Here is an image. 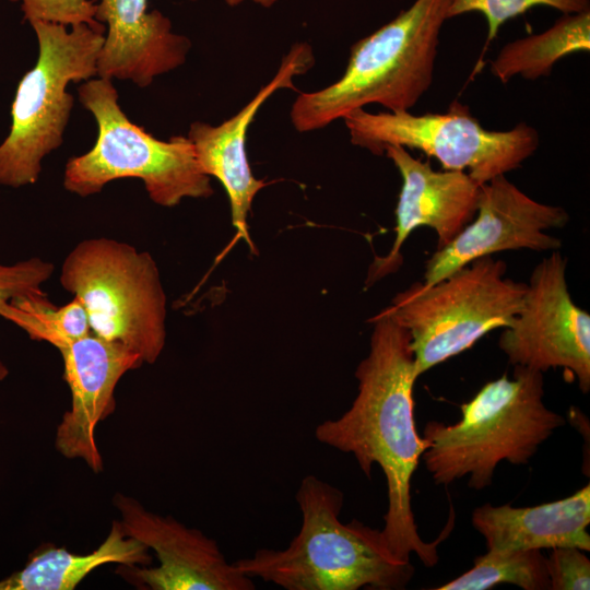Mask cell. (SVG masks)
<instances>
[{"mask_svg": "<svg viewBox=\"0 0 590 590\" xmlns=\"http://www.w3.org/2000/svg\"><path fill=\"white\" fill-rule=\"evenodd\" d=\"M568 222L564 208L532 199L499 175L481 185L473 220L426 261L421 285L430 286L468 263L496 252L557 250L562 241L547 231L562 228Z\"/></svg>", "mask_w": 590, "mask_h": 590, "instance_id": "cell-11", "label": "cell"}, {"mask_svg": "<svg viewBox=\"0 0 590 590\" xmlns=\"http://www.w3.org/2000/svg\"><path fill=\"white\" fill-rule=\"evenodd\" d=\"M31 26L37 60L17 84L10 131L0 144V185L12 188L35 184L44 157L62 144L74 104L67 87L97 75L105 39V32L84 23L36 21Z\"/></svg>", "mask_w": 590, "mask_h": 590, "instance_id": "cell-6", "label": "cell"}, {"mask_svg": "<svg viewBox=\"0 0 590 590\" xmlns=\"http://www.w3.org/2000/svg\"><path fill=\"white\" fill-rule=\"evenodd\" d=\"M343 120L352 144L374 155H384L388 145L417 150L435 157L442 169L467 172L480 185L520 167L540 143L538 131L526 122L506 131L485 129L458 99L445 113L359 108Z\"/></svg>", "mask_w": 590, "mask_h": 590, "instance_id": "cell-9", "label": "cell"}, {"mask_svg": "<svg viewBox=\"0 0 590 590\" xmlns=\"http://www.w3.org/2000/svg\"><path fill=\"white\" fill-rule=\"evenodd\" d=\"M449 3L415 0L390 22L357 40L338 81L295 98L291 108L294 128L299 132L319 130L370 104L387 111L413 108L432 85Z\"/></svg>", "mask_w": 590, "mask_h": 590, "instance_id": "cell-3", "label": "cell"}, {"mask_svg": "<svg viewBox=\"0 0 590 590\" xmlns=\"http://www.w3.org/2000/svg\"><path fill=\"white\" fill-rule=\"evenodd\" d=\"M506 272L505 261L482 257L430 286L412 284L384 309L409 331L417 377L511 324L527 283Z\"/></svg>", "mask_w": 590, "mask_h": 590, "instance_id": "cell-8", "label": "cell"}, {"mask_svg": "<svg viewBox=\"0 0 590 590\" xmlns=\"http://www.w3.org/2000/svg\"><path fill=\"white\" fill-rule=\"evenodd\" d=\"M543 397V373L515 365L511 378L505 374L486 382L462 404L455 424L429 421L423 432L428 447L422 458L434 482L449 485L468 476V485L480 491L492 484L502 461L527 464L565 424Z\"/></svg>", "mask_w": 590, "mask_h": 590, "instance_id": "cell-4", "label": "cell"}, {"mask_svg": "<svg viewBox=\"0 0 590 590\" xmlns=\"http://www.w3.org/2000/svg\"><path fill=\"white\" fill-rule=\"evenodd\" d=\"M295 498L302 524L288 546L260 548L234 562L239 571L286 590L405 588L414 574L411 562L390 552L381 530L340 520L339 488L310 474L302 480Z\"/></svg>", "mask_w": 590, "mask_h": 590, "instance_id": "cell-2", "label": "cell"}, {"mask_svg": "<svg viewBox=\"0 0 590 590\" xmlns=\"http://www.w3.org/2000/svg\"><path fill=\"white\" fill-rule=\"evenodd\" d=\"M590 485L559 500L533 507L485 504L472 512V524L487 550L530 551L577 547L590 551Z\"/></svg>", "mask_w": 590, "mask_h": 590, "instance_id": "cell-17", "label": "cell"}, {"mask_svg": "<svg viewBox=\"0 0 590 590\" xmlns=\"http://www.w3.org/2000/svg\"><path fill=\"white\" fill-rule=\"evenodd\" d=\"M368 355L357 365L358 391L351 408L340 417L327 420L315 429L318 441L351 453L366 476L378 464L387 481L388 509L381 534L390 552L411 562L415 554L432 567L438 562L437 540L425 542L418 533L411 504V481L420 458L428 447L414 421L415 373L411 335L390 314L381 310L371 319Z\"/></svg>", "mask_w": 590, "mask_h": 590, "instance_id": "cell-1", "label": "cell"}, {"mask_svg": "<svg viewBox=\"0 0 590 590\" xmlns=\"http://www.w3.org/2000/svg\"><path fill=\"white\" fill-rule=\"evenodd\" d=\"M0 315L22 328L32 340L45 341L62 351L91 332L85 308L73 297L56 307L45 293L17 297Z\"/></svg>", "mask_w": 590, "mask_h": 590, "instance_id": "cell-20", "label": "cell"}, {"mask_svg": "<svg viewBox=\"0 0 590 590\" xmlns=\"http://www.w3.org/2000/svg\"><path fill=\"white\" fill-rule=\"evenodd\" d=\"M386 155L398 169L402 186L396 208V237L389 252L376 257L366 286L394 273L403 262L401 249L411 233L430 227L437 249L449 244L475 216L481 185L463 170H435L429 162L413 157L408 149L388 145Z\"/></svg>", "mask_w": 590, "mask_h": 590, "instance_id": "cell-13", "label": "cell"}, {"mask_svg": "<svg viewBox=\"0 0 590 590\" xmlns=\"http://www.w3.org/2000/svg\"><path fill=\"white\" fill-rule=\"evenodd\" d=\"M148 551L143 543L126 535L119 521H114L105 541L92 553L81 555L59 547L39 550L22 569L0 579V590H73L102 565H149Z\"/></svg>", "mask_w": 590, "mask_h": 590, "instance_id": "cell-18", "label": "cell"}, {"mask_svg": "<svg viewBox=\"0 0 590 590\" xmlns=\"http://www.w3.org/2000/svg\"><path fill=\"white\" fill-rule=\"evenodd\" d=\"M312 63L311 47L296 44L283 58L272 80L236 115L217 126L196 121L189 128L187 137L202 170L224 187L229 199L232 224L251 250L253 245L248 234L247 217L256 194L266 182L252 175L248 163V127L268 98L281 88H294L293 78L308 71Z\"/></svg>", "mask_w": 590, "mask_h": 590, "instance_id": "cell-15", "label": "cell"}, {"mask_svg": "<svg viewBox=\"0 0 590 590\" xmlns=\"http://www.w3.org/2000/svg\"><path fill=\"white\" fill-rule=\"evenodd\" d=\"M510 583L523 590L550 589L546 557L539 550H487L473 566L437 590H485Z\"/></svg>", "mask_w": 590, "mask_h": 590, "instance_id": "cell-21", "label": "cell"}, {"mask_svg": "<svg viewBox=\"0 0 590 590\" xmlns=\"http://www.w3.org/2000/svg\"><path fill=\"white\" fill-rule=\"evenodd\" d=\"M60 283L87 314L91 332L154 364L166 342V295L155 260L106 237L78 243L64 258Z\"/></svg>", "mask_w": 590, "mask_h": 590, "instance_id": "cell-7", "label": "cell"}, {"mask_svg": "<svg viewBox=\"0 0 590 590\" xmlns=\"http://www.w3.org/2000/svg\"><path fill=\"white\" fill-rule=\"evenodd\" d=\"M20 3L23 22H50L73 26L87 24L96 31L106 27L95 20L97 0H10Z\"/></svg>", "mask_w": 590, "mask_h": 590, "instance_id": "cell-24", "label": "cell"}, {"mask_svg": "<svg viewBox=\"0 0 590 590\" xmlns=\"http://www.w3.org/2000/svg\"><path fill=\"white\" fill-rule=\"evenodd\" d=\"M78 94L96 121L97 138L90 151L67 162L63 186L68 191L87 197L113 180L138 178L150 199L166 208L186 198L213 194L211 177L202 170L189 138L158 140L133 123L122 111L111 80H86Z\"/></svg>", "mask_w": 590, "mask_h": 590, "instance_id": "cell-5", "label": "cell"}, {"mask_svg": "<svg viewBox=\"0 0 590 590\" xmlns=\"http://www.w3.org/2000/svg\"><path fill=\"white\" fill-rule=\"evenodd\" d=\"M243 1L245 0H226L227 4L229 5H238L239 3H241ZM253 2L260 4V5H263V7H271L275 0H252Z\"/></svg>", "mask_w": 590, "mask_h": 590, "instance_id": "cell-26", "label": "cell"}, {"mask_svg": "<svg viewBox=\"0 0 590 590\" xmlns=\"http://www.w3.org/2000/svg\"><path fill=\"white\" fill-rule=\"evenodd\" d=\"M567 259L559 249L532 270L520 311L498 346L511 365L545 373L563 368L583 393L590 390V315L571 298Z\"/></svg>", "mask_w": 590, "mask_h": 590, "instance_id": "cell-10", "label": "cell"}, {"mask_svg": "<svg viewBox=\"0 0 590 590\" xmlns=\"http://www.w3.org/2000/svg\"><path fill=\"white\" fill-rule=\"evenodd\" d=\"M63 378L71 391V408L56 433L57 450L69 459H83L96 473L103 460L94 432L115 409L114 391L120 378L140 367V356L123 345L90 332L60 351Z\"/></svg>", "mask_w": 590, "mask_h": 590, "instance_id": "cell-14", "label": "cell"}, {"mask_svg": "<svg viewBox=\"0 0 590 590\" xmlns=\"http://www.w3.org/2000/svg\"><path fill=\"white\" fill-rule=\"evenodd\" d=\"M95 20L107 25L97 61V75L130 80L140 87L180 67L190 40L173 32L158 11H148V0H99Z\"/></svg>", "mask_w": 590, "mask_h": 590, "instance_id": "cell-16", "label": "cell"}, {"mask_svg": "<svg viewBox=\"0 0 590 590\" xmlns=\"http://www.w3.org/2000/svg\"><path fill=\"white\" fill-rule=\"evenodd\" d=\"M590 50V9L563 14L546 31L506 44L491 61V72L503 84L515 76L536 80L551 74L555 63Z\"/></svg>", "mask_w": 590, "mask_h": 590, "instance_id": "cell-19", "label": "cell"}, {"mask_svg": "<svg viewBox=\"0 0 590 590\" xmlns=\"http://www.w3.org/2000/svg\"><path fill=\"white\" fill-rule=\"evenodd\" d=\"M114 503L121 514L126 535L153 550L160 565L154 568L126 566L139 585L152 590H252L255 583L228 563L217 543L170 516L148 511L133 498L117 494Z\"/></svg>", "mask_w": 590, "mask_h": 590, "instance_id": "cell-12", "label": "cell"}, {"mask_svg": "<svg viewBox=\"0 0 590 590\" xmlns=\"http://www.w3.org/2000/svg\"><path fill=\"white\" fill-rule=\"evenodd\" d=\"M547 7L563 14L590 9V0H450L448 19L467 13H480L485 17L487 34L473 74L484 67V55L496 38L500 27L509 20L524 14L531 8Z\"/></svg>", "mask_w": 590, "mask_h": 590, "instance_id": "cell-22", "label": "cell"}, {"mask_svg": "<svg viewBox=\"0 0 590 590\" xmlns=\"http://www.w3.org/2000/svg\"><path fill=\"white\" fill-rule=\"evenodd\" d=\"M54 272V266L38 257L20 260L12 264L0 263V310L17 297L45 293L42 285ZM9 375L0 361V381Z\"/></svg>", "mask_w": 590, "mask_h": 590, "instance_id": "cell-23", "label": "cell"}, {"mask_svg": "<svg viewBox=\"0 0 590 590\" xmlns=\"http://www.w3.org/2000/svg\"><path fill=\"white\" fill-rule=\"evenodd\" d=\"M550 589L588 590L590 589V560L583 551L577 547L552 548L546 557Z\"/></svg>", "mask_w": 590, "mask_h": 590, "instance_id": "cell-25", "label": "cell"}]
</instances>
